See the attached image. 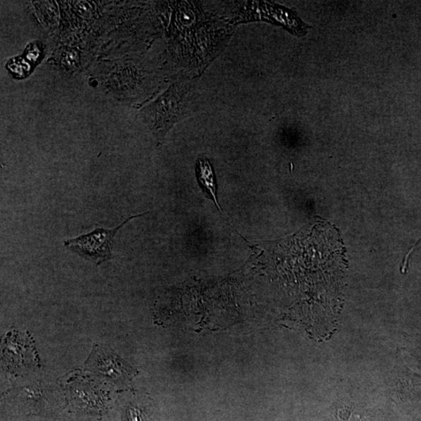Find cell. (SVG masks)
<instances>
[{
    "label": "cell",
    "instance_id": "obj_1",
    "mask_svg": "<svg viewBox=\"0 0 421 421\" xmlns=\"http://www.w3.org/2000/svg\"><path fill=\"white\" fill-rule=\"evenodd\" d=\"M142 215L129 218L124 223L113 229L97 228L93 232L64 241V246L75 254L95 262L97 265H101L113 259V240L120 229L129 220Z\"/></svg>",
    "mask_w": 421,
    "mask_h": 421
},
{
    "label": "cell",
    "instance_id": "obj_2",
    "mask_svg": "<svg viewBox=\"0 0 421 421\" xmlns=\"http://www.w3.org/2000/svg\"><path fill=\"white\" fill-rule=\"evenodd\" d=\"M196 175L199 185H200L203 193L215 203L219 211L221 212L217 197L215 173H214L213 168L208 159L204 157L198 158Z\"/></svg>",
    "mask_w": 421,
    "mask_h": 421
}]
</instances>
